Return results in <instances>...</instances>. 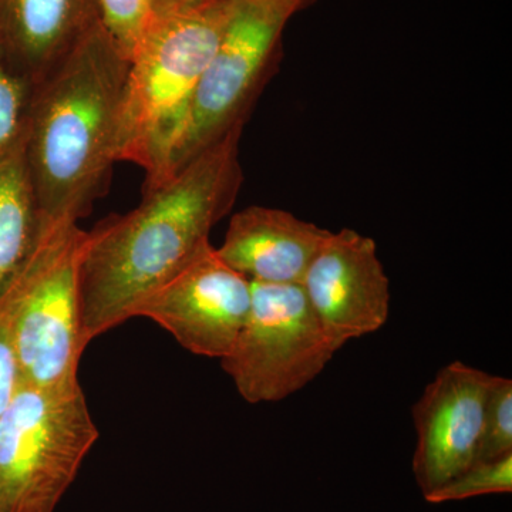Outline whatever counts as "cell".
I'll use <instances>...</instances> for the list:
<instances>
[{
  "label": "cell",
  "instance_id": "12",
  "mask_svg": "<svg viewBox=\"0 0 512 512\" xmlns=\"http://www.w3.org/2000/svg\"><path fill=\"white\" fill-rule=\"evenodd\" d=\"M100 22L99 0H0V47L36 83Z\"/></svg>",
  "mask_w": 512,
  "mask_h": 512
},
{
  "label": "cell",
  "instance_id": "6",
  "mask_svg": "<svg viewBox=\"0 0 512 512\" xmlns=\"http://www.w3.org/2000/svg\"><path fill=\"white\" fill-rule=\"evenodd\" d=\"M315 0H239L202 77L170 161V175L222 138L244 130L281 60L282 37L296 13Z\"/></svg>",
  "mask_w": 512,
  "mask_h": 512
},
{
  "label": "cell",
  "instance_id": "11",
  "mask_svg": "<svg viewBox=\"0 0 512 512\" xmlns=\"http://www.w3.org/2000/svg\"><path fill=\"white\" fill-rule=\"evenodd\" d=\"M330 234L292 212L251 205L232 215L217 252L249 281L301 284Z\"/></svg>",
  "mask_w": 512,
  "mask_h": 512
},
{
  "label": "cell",
  "instance_id": "4",
  "mask_svg": "<svg viewBox=\"0 0 512 512\" xmlns=\"http://www.w3.org/2000/svg\"><path fill=\"white\" fill-rule=\"evenodd\" d=\"M99 434L79 379L20 382L0 416V512H55Z\"/></svg>",
  "mask_w": 512,
  "mask_h": 512
},
{
  "label": "cell",
  "instance_id": "17",
  "mask_svg": "<svg viewBox=\"0 0 512 512\" xmlns=\"http://www.w3.org/2000/svg\"><path fill=\"white\" fill-rule=\"evenodd\" d=\"M101 25L128 60L154 18L151 0H99Z\"/></svg>",
  "mask_w": 512,
  "mask_h": 512
},
{
  "label": "cell",
  "instance_id": "16",
  "mask_svg": "<svg viewBox=\"0 0 512 512\" xmlns=\"http://www.w3.org/2000/svg\"><path fill=\"white\" fill-rule=\"evenodd\" d=\"M512 454V380L491 377L485 403L483 437L477 463L500 460Z\"/></svg>",
  "mask_w": 512,
  "mask_h": 512
},
{
  "label": "cell",
  "instance_id": "15",
  "mask_svg": "<svg viewBox=\"0 0 512 512\" xmlns=\"http://www.w3.org/2000/svg\"><path fill=\"white\" fill-rule=\"evenodd\" d=\"M512 491V454L500 460L476 463L453 480L424 495L430 504L450 503L490 494Z\"/></svg>",
  "mask_w": 512,
  "mask_h": 512
},
{
  "label": "cell",
  "instance_id": "3",
  "mask_svg": "<svg viewBox=\"0 0 512 512\" xmlns=\"http://www.w3.org/2000/svg\"><path fill=\"white\" fill-rule=\"evenodd\" d=\"M239 0H208L156 13L130 59L120 123V161L146 173L144 188L170 177L195 94Z\"/></svg>",
  "mask_w": 512,
  "mask_h": 512
},
{
  "label": "cell",
  "instance_id": "8",
  "mask_svg": "<svg viewBox=\"0 0 512 512\" xmlns=\"http://www.w3.org/2000/svg\"><path fill=\"white\" fill-rule=\"evenodd\" d=\"M252 285L208 244L191 262L147 296L134 318L167 330L192 355L222 359L234 346L251 309Z\"/></svg>",
  "mask_w": 512,
  "mask_h": 512
},
{
  "label": "cell",
  "instance_id": "14",
  "mask_svg": "<svg viewBox=\"0 0 512 512\" xmlns=\"http://www.w3.org/2000/svg\"><path fill=\"white\" fill-rule=\"evenodd\" d=\"M35 82L16 69L0 47V160L25 146Z\"/></svg>",
  "mask_w": 512,
  "mask_h": 512
},
{
  "label": "cell",
  "instance_id": "1",
  "mask_svg": "<svg viewBox=\"0 0 512 512\" xmlns=\"http://www.w3.org/2000/svg\"><path fill=\"white\" fill-rule=\"evenodd\" d=\"M242 130L202 151L143 200L87 231L80 264L84 342L134 318L147 296L207 247L212 228L234 207L244 183Z\"/></svg>",
  "mask_w": 512,
  "mask_h": 512
},
{
  "label": "cell",
  "instance_id": "13",
  "mask_svg": "<svg viewBox=\"0 0 512 512\" xmlns=\"http://www.w3.org/2000/svg\"><path fill=\"white\" fill-rule=\"evenodd\" d=\"M47 224L23 150L0 160V299L35 251Z\"/></svg>",
  "mask_w": 512,
  "mask_h": 512
},
{
  "label": "cell",
  "instance_id": "10",
  "mask_svg": "<svg viewBox=\"0 0 512 512\" xmlns=\"http://www.w3.org/2000/svg\"><path fill=\"white\" fill-rule=\"evenodd\" d=\"M491 377L466 363H450L414 404L412 467L423 495L477 463Z\"/></svg>",
  "mask_w": 512,
  "mask_h": 512
},
{
  "label": "cell",
  "instance_id": "18",
  "mask_svg": "<svg viewBox=\"0 0 512 512\" xmlns=\"http://www.w3.org/2000/svg\"><path fill=\"white\" fill-rule=\"evenodd\" d=\"M20 372L8 316L0 309V416L18 392Z\"/></svg>",
  "mask_w": 512,
  "mask_h": 512
},
{
  "label": "cell",
  "instance_id": "2",
  "mask_svg": "<svg viewBox=\"0 0 512 512\" xmlns=\"http://www.w3.org/2000/svg\"><path fill=\"white\" fill-rule=\"evenodd\" d=\"M130 60L96 26L35 83L23 157L47 222L89 217L120 161Z\"/></svg>",
  "mask_w": 512,
  "mask_h": 512
},
{
  "label": "cell",
  "instance_id": "9",
  "mask_svg": "<svg viewBox=\"0 0 512 512\" xmlns=\"http://www.w3.org/2000/svg\"><path fill=\"white\" fill-rule=\"evenodd\" d=\"M301 286L320 326L338 349L375 333L390 315V281L376 242L355 229L332 232Z\"/></svg>",
  "mask_w": 512,
  "mask_h": 512
},
{
  "label": "cell",
  "instance_id": "19",
  "mask_svg": "<svg viewBox=\"0 0 512 512\" xmlns=\"http://www.w3.org/2000/svg\"><path fill=\"white\" fill-rule=\"evenodd\" d=\"M202 2H208V0H151L154 15L168 12V10L187 8V6L198 5Z\"/></svg>",
  "mask_w": 512,
  "mask_h": 512
},
{
  "label": "cell",
  "instance_id": "7",
  "mask_svg": "<svg viewBox=\"0 0 512 512\" xmlns=\"http://www.w3.org/2000/svg\"><path fill=\"white\" fill-rule=\"evenodd\" d=\"M251 285L248 318L221 366L245 402H281L313 382L338 349L301 284Z\"/></svg>",
  "mask_w": 512,
  "mask_h": 512
},
{
  "label": "cell",
  "instance_id": "5",
  "mask_svg": "<svg viewBox=\"0 0 512 512\" xmlns=\"http://www.w3.org/2000/svg\"><path fill=\"white\" fill-rule=\"evenodd\" d=\"M87 231L50 222L18 278L0 299L8 316L20 382L57 386L79 379L84 342L80 264Z\"/></svg>",
  "mask_w": 512,
  "mask_h": 512
}]
</instances>
